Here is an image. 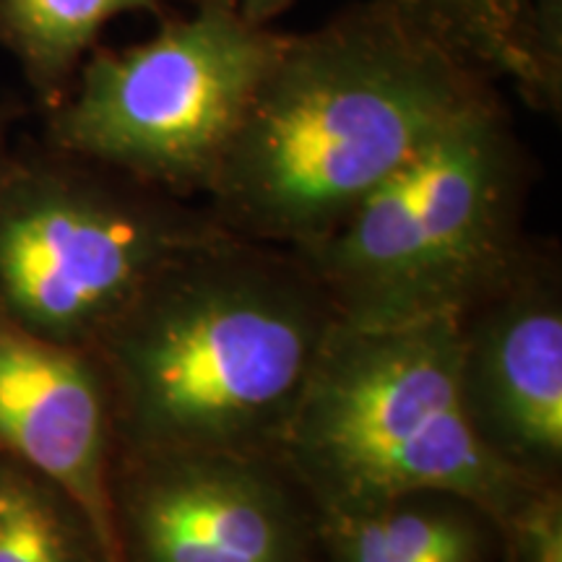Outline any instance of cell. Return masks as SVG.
Here are the masks:
<instances>
[{"instance_id":"obj_10","label":"cell","mask_w":562,"mask_h":562,"mask_svg":"<svg viewBox=\"0 0 562 562\" xmlns=\"http://www.w3.org/2000/svg\"><path fill=\"white\" fill-rule=\"evenodd\" d=\"M326 562H503L495 518L456 492L422 490L318 518Z\"/></svg>"},{"instance_id":"obj_1","label":"cell","mask_w":562,"mask_h":562,"mask_svg":"<svg viewBox=\"0 0 562 562\" xmlns=\"http://www.w3.org/2000/svg\"><path fill=\"white\" fill-rule=\"evenodd\" d=\"M497 81L383 0L286 34L203 206L243 240L300 252L328 235Z\"/></svg>"},{"instance_id":"obj_2","label":"cell","mask_w":562,"mask_h":562,"mask_svg":"<svg viewBox=\"0 0 562 562\" xmlns=\"http://www.w3.org/2000/svg\"><path fill=\"white\" fill-rule=\"evenodd\" d=\"M336 326L290 250L220 232L161 266L89 351L121 459L178 451L277 456Z\"/></svg>"},{"instance_id":"obj_11","label":"cell","mask_w":562,"mask_h":562,"mask_svg":"<svg viewBox=\"0 0 562 562\" xmlns=\"http://www.w3.org/2000/svg\"><path fill=\"white\" fill-rule=\"evenodd\" d=\"M128 13L165 19L167 0H0V47L45 112L66 94L104 26Z\"/></svg>"},{"instance_id":"obj_8","label":"cell","mask_w":562,"mask_h":562,"mask_svg":"<svg viewBox=\"0 0 562 562\" xmlns=\"http://www.w3.org/2000/svg\"><path fill=\"white\" fill-rule=\"evenodd\" d=\"M459 393L476 438L529 482L562 474V292L558 266L529 250L459 318Z\"/></svg>"},{"instance_id":"obj_12","label":"cell","mask_w":562,"mask_h":562,"mask_svg":"<svg viewBox=\"0 0 562 562\" xmlns=\"http://www.w3.org/2000/svg\"><path fill=\"white\" fill-rule=\"evenodd\" d=\"M0 562H112L74 497L0 456Z\"/></svg>"},{"instance_id":"obj_17","label":"cell","mask_w":562,"mask_h":562,"mask_svg":"<svg viewBox=\"0 0 562 562\" xmlns=\"http://www.w3.org/2000/svg\"><path fill=\"white\" fill-rule=\"evenodd\" d=\"M11 128H13V110L5 102H0V175H3L5 161H9L13 151Z\"/></svg>"},{"instance_id":"obj_15","label":"cell","mask_w":562,"mask_h":562,"mask_svg":"<svg viewBox=\"0 0 562 562\" xmlns=\"http://www.w3.org/2000/svg\"><path fill=\"white\" fill-rule=\"evenodd\" d=\"M521 37L529 63L526 104L558 117L562 110V0H521Z\"/></svg>"},{"instance_id":"obj_4","label":"cell","mask_w":562,"mask_h":562,"mask_svg":"<svg viewBox=\"0 0 562 562\" xmlns=\"http://www.w3.org/2000/svg\"><path fill=\"white\" fill-rule=\"evenodd\" d=\"M315 516L422 490L469 497L503 526L531 487L476 438L459 393V318L336 326L279 442Z\"/></svg>"},{"instance_id":"obj_3","label":"cell","mask_w":562,"mask_h":562,"mask_svg":"<svg viewBox=\"0 0 562 562\" xmlns=\"http://www.w3.org/2000/svg\"><path fill=\"white\" fill-rule=\"evenodd\" d=\"M531 175L529 151L497 97L427 140L294 256L339 326L461 318L531 250L524 232Z\"/></svg>"},{"instance_id":"obj_14","label":"cell","mask_w":562,"mask_h":562,"mask_svg":"<svg viewBox=\"0 0 562 562\" xmlns=\"http://www.w3.org/2000/svg\"><path fill=\"white\" fill-rule=\"evenodd\" d=\"M501 533L503 562H562V484H531Z\"/></svg>"},{"instance_id":"obj_6","label":"cell","mask_w":562,"mask_h":562,"mask_svg":"<svg viewBox=\"0 0 562 562\" xmlns=\"http://www.w3.org/2000/svg\"><path fill=\"white\" fill-rule=\"evenodd\" d=\"M281 37L237 0H191L151 37L100 42L45 110L42 140L178 199H203Z\"/></svg>"},{"instance_id":"obj_7","label":"cell","mask_w":562,"mask_h":562,"mask_svg":"<svg viewBox=\"0 0 562 562\" xmlns=\"http://www.w3.org/2000/svg\"><path fill=\"white\" fill-rule=\"evenodd\" d=\"M121 562H318V516L279 456L154 453L115 463Z\"/></svg>"},{"instance_id":"obj_9","label":"cell","mask_w":562,"mask_h":562,"mask_svg":"<svg viewBox=\"0 0 562 562\" xmlns=\"http://www.w3.org/2000/svg\"><path fill=\"white\" fill-rule=\"evenodd\" d=\"M0 456L74 497L121 562L115 529V430L100 362L0 318Z\"/></svg>"},{"instance_id":"obj_5","label":"cell","mask_w":562,"mask_h":562,"mask_svg":"<svg viewBox=\"0 0 562 562\" xmlns=\"http://www.w3.org/2000/svg\"><path fill=\"white\" fill-rule=\"evenodd\" d=\"M220 232L203 203L47 140L13 146L0 175V318L91 349L161 266Z\"/></svg>"},{"instance_id":"obj_16","label":"cell","mask_w":562,"mask_h":562,"mask_svg":"<svg viewBox=\"0 0 562 562\" xmlns=\"http://www.w3.org/2000/svg\"><path fill=\"white\" fill-rule=\"evenodd\" d=\"M292 3L294 0H237L245 16L261 26H271Z\"/></svg>"},{"instance_id":"obj_13","label":"cell","mask_w":562,"mask_h":562,"mask_svg":"<svg viewBox=\"0 0 562 562\" xmlns=\"http://www.w3.org/2000/svg\"><path fill=\"white\" fill-rule=\"evenodd\" d=\"M492 81H510L529 100L521 0H383Z\"/></svg>"}]
</instances>
